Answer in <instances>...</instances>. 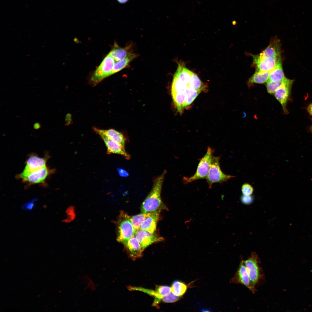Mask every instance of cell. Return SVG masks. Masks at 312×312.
Masks as SVG:
<instances>
[{"instance_id": "obj_1", "label": "cell", "mask_w": 312, "mask_h": 312, "mask_svg": "<svg viewBox=\"0 0 312 312\" xmlns=\"http://www.w3.org/2000/svg\"><path fill=\"white\" fill-rule=\"evenodd\" d=\"M166 173V171L164 170L154 180L153 187L141 205V213L160 212L162 210H168L161 198L162 184Z\"/></svg>"}, {"instance_id": "obj_2", "label": "cell", "mask_w": 312, "mask_h": 312, "mask_svg": "<svg viewBox=\"0 0 312 312\" xmlns=\"http://www.w3.org/2000/svg\"><path fill=\"white\" fill-rule=\"evenodd\" d=\"M54 171V169L49 168L47 166L32 171L23 169L21 173L16 176V178L21 179L27 186L35 184L44 185L47 178Z\"/></svg>"}, {"instance_id": "obj_3", "label": "cell", "mask_w": 312, "mask_h": 312, "mask_svg": "<svg viewBox=\"0 0 312 312\" xmlns=\"http://www.w3.org/2000/svg\"><path fill=\"white\" fill-rule=\"evenodd\" d=\"M130 218L127 213L121 211L116 222V239L122 244L135 235V233Z\"/></svg>"}, {"instance_id": "obj_4", "label": "cell", "mask_w": 312, "mask_h": 312, "mask_svg": "<svg viewBox=\"0 0 312 312\" xmlns=\"http://www.w3.org/2000/svg\"><path fill=\"white\" fill-rule=\"evenodd\" d=\"M244 261L252 285L256 289V286L264 278L263 270L260 265V259L256 253L253 252Z\"/></svg>"}, {"instance_id": "obj_5", "label": "cell", "mask_w": 312, "mask_h": 312, "mask_svg": "<svg viewBox=\"0 0 312 312\" xmlns=\"http://www.w3.org/2000/svg\"><path fill=\"white\" fill-rule=\"evenodd\" d=\"M214 150L209 147L204 156L200 160L194 174L189 177H184L183 183L187 184L194 181L206 179L209 170Z\"/></svg>"}, {"instance_id": "obj_6", "label": "cell", "mask_w": 312, "mask_h": 312, "mask_svg": "<svg viewBox=\"0 0 312 312\" xmlns=\"http://www.w3.org/2000/svg\"><path fill=\"white\" fill-rule=\"evenodd\" d=\"M220 156H213L208 174L206 178L209 187L211 188L212 185L216 183H222L235 177L226 174L221 170L220 167Z\"/></svg>"}, {"instance_id": "obj_7", "label": "cell", "mask_w": 312, "mask_h": 312, "mask_svg": "<svg viewBox=\"0 0 312 312\" xmlns=\"http://www.w3.org/2000/svg\"><path fill=\"white\" fill-rule=\"evenodd\" d=\"M115 62L114 58L108 53L92 75L90 80L91 83L96 85L109 76Z\"/></svg>"}, {"instance_id": "obj_8", "label": "cell", "mask_w": 312, "mask_h": 312, "mask_svg": "<svg viewBox=\"0 0 312 312\" xmlns=\"http://www.w3.org/2000/svg\"><path fill=\"white\" fill-rule=\"evenodd\" d=\"M231 280V283L245 286L253 294L256 291L252 285L244 260L240 262L237 271Z\"/></svg>"}, {"instance_id": "obj_9", "label": "cell", "mask_w": 312, "mask_h": 312, "mask_svg": "<svg viewBox=\"0 0 312 312\" xmlns=\"http://www.w3.org/2000/svg\"><path fill=\"white\" fill-rule=\"evenodd\" d=\"M293 82V80L288 79L274 94L276 99L281 105L284 113L286 114L288 113L287 105L290 95Z\"/></svg>"}, {"instance_id": "obj_10", "label": "cell", "mask_w": 312, "mask_h": 312, "mask_svg": "<svg viewBox=\"0 0 312 312\" xmlns=\"http://www.w3.org/2000/svg\"><path fill=\"white\" fill-rule=\"evenodd\" d=\"M252 56L257 70L260 71L270 72L281 62V57L263 58L260 57L258 55H252Z\"/></svg>"}, {"instance_id": "obj_11", "label": "cell", "mask_w": 312, "mask_h": 312, "mask_svg": "<svg viewBox=\"0 0 312 312\" xmlns=\"http://www.w3.org/2000/svg\"><path fill=\"white\" fill-rule=\"evenodd\" d=\"M123 244L129 255L134 260L141 257L145 249L135 235Z\"/></svg>"}, {"instance_id": "obj_12", "label": "cell", "mask_w": 312, "mask_h": 312, "mask_svg": "<svg viewBox=\"0 0 312 312\" xmlns=\"http://www.w3.org/2000/svg\"><path fill=\"white\" fill-rule=\"evenodd\" d=\"M137 239L143 248L145 249L152 244L162 242L164 239L154 233L140 229L135 233Z\"/></svg>"}, {"instance_id": "obj_13", "label": "cell", "mask_w": 312, "mask_h": 312, "mask_svg": "<svg viewBox=\"0 0 312 312\" xmlns=\"http://www.w3.org/2000/svg\"><path fill=\"white\" fill-rule=\"evenodd\" d=\"M97 133L99 135L104 141L107 148V153L108 154H118L123 156L127 159H129L130 156L126 151L125 147L102 133Z\"/></svg>"}, {"instance_id": "obj_14", "label": "cell", "mask_w": 312, "mask_h": 312, "mask_svg": "<svg viewBox=\"0 0 312 312\" xmlns=\"http://www.w3.org/2000/svg\"><path fill=\"white\" fill-rule=\"evenodd\" d=\"M49 157L48 154H46L44 157H41L35 153H32L27 157L24 169L32 171L46 166L47 161Z\"/></svg>"}, {"instance_id": "obj_15", "label": "cell", "mask_w": 312, "mask_h": 312, "mask_svg": "<svg viewBox=\"0 0 312 312\" xmlns=\"http://www.w3.org/2000/svg\"><path fill=\"white\" fill-rule=\"evenodd\" d=\"M160 213L159 212L152 213L143 222L140 229L151 233H155L157 223L160 218Z\"/></svg>"}, {"instance_id": "obj_16", "label": "cell", "mask_w": 312, "mask_h": 312, "mask_svg": "<svg viewBox=\"0 0 312 312\" xmlns=\"http://www.w3.org/2000/svg\"><path fill=\"white\" fill-rule=\"evenodd\" d=\"M280 46L279 42L277 39L272 40L266 48L258 55L261 57H280Z\"/></svg>"}, {"instance_id": "obj_17", "label": "cell", "mask_w": 312, "mask_h": 312, "mask_svg": "<svg viewBox=\"0 0 312 312\" xmlns=\"http://www.w3.org/2000/svg\"><path fill=\"white\" fill-rule=\"evenodd\" d=\"M131 46L129 45L125 47H120L116 42L113 48L109 52V55L114 59L116 62L122 60L132 53L131 51Z\"/></svg>"}, {"instance_id": "obj_18", "label": "cell", "mask_w": 312, "mask_h": 312, "mask_svg": "<svg viewBox=\"0 0 312 312\" xmlns=\"http://www.w3.org/2000/svg\"><path fill=\"white\" fill-rule=\"evenodd\" d=\"M94 129L97 133H102L125 147V139L123 134L120 132L113 129L104 130L94 127Z\"/></svg>"}, {"instance_id": "obj_19", "label": "cell", "mask_w": 312, "mask_h": 312, "mask_svg": "<svg viewBox=\"0 0 312 312\" xmlns=\"http://www.w3.org/2000/svg\"><path fill=\"white\" fill-rule=\"evenodd\" d=\"M270 71H262L256 70L255 73L249 79L248 83L263 84L268 81Z\"/></svg>"}, {"instance_id": "obj_20", "label": "cell", "mask_w": 312, "mask_h": 312, "mask_svg": "<svg viewBox=\"0 0 312 312\" xmlns=\"http://www.w3.org/2000/svg\"><path fill=\"white\" fill-rule=\"evenodd\" d=\"M136 56L135 54L132 53L124 59L116 62L109 76L125 68Z\"/></svg>"}, {"instance_id": "obj_21", "label": "cell", "mask_w": 312, "mask_h": 312, "mask_svg": "<svg viewBox=\"0 0 312 312\" xmlns=\"http://www.w3.org/2000/svg\"><path fill=\"white\" fill-rule=\"evenodd\" d=\"M155 291L156 296L153 303V306L157 305L161 301L163 297L168 295L171 292V287L166 285H157Z\"/></svg>"}, {"instance_id": "obj_22", "label": "cell", "mask_w": 312, "mask_h": 312, "mask_svg": "<svg viewBox=\"0 0 312 312\" xmlns=\"http://www.w3.org/2000/svg\"><path fill=\"white\" fill-rule=\"evenodd\" d=\"M286 78L283 70L281 62L270 72L268 80L274 82H278Z\"/></svg>"}, {"instance_id": "obj_23", "label": "cell", "mask_w": 312, "mask_h": 312, "mask_svg": "<svg viewBox=\"0 0 312 312\" xmlns=\"http://www.w3.org/2000/svg\"><path fill=\"white\" fill-rule=\"evenodd\" d=\"M152 213H141L130 217V220L135 233L140 229V226L144 221Z\"/></svg>"}, {"instance_id": "obj_24", "label": "cell", "mask_w": 312, "mask_h": 312, "mask_svg": "<svg viewBox=\"0 0 312 312\" xmlns=\"http://www.w3.org/2000/svg\"><path fill=\"white\" fill-rule=\"evenodd\" d=\"M187 285L184 283L176 280L172 283L171 287V291L175 295L181 296L186 292Z\"/></svg>"}, {"instance_id": "obj_25", "label": "cell", "mask_w": 312, "mask_h": 312, "mask_svg": "<svg viewBox=\"0 0 312 312\" xmlns=\"http://www.w3.org/2000/svg\"><path fill=\"white\" fill-rule=\"evenodd\" d=\"M286 78L278 82H274L268 80L266 85L267 91L270 94H274L276 91L288 80Z\"/></svg>"}, {"instance_id": "obj_26", "label": "cell", "mask_w": 312, "mask_h": 312, "mask_svg": "<svg viewBox=\"0 0 312 312\" xmlns=\"http://www.w3.org/2000/svg\"><path fill=\"white\" fill-rule=\"evenodd\" d=\"M200 92L191 88L187 89L185 92L186 100L185 107L190 105Z\"/></svg>"}, {"instance_id": "obj_27", "label": "cell", "mask_w": 312, "mask_h": 312, "mask_svg": "<svg viewBox=\"0 0 312 312\" xmlns=\"http://www.w3.org/2000/svg\"><path fill=\"white\" fill-rule=\"evenodd\" d=\"M180 297L175 295L171 291L168 295L163 297L161 301L164 303H173L178 300Z\"/></svg>"}, {"instance_id": "obj_28", "label": "cell", "mask_w": 312, "mask_h": 312, "mask_svg": "<svg viewBox=\"0 0 312 312\" xmlns=\"http://www.w3.org/2000/svg\"><path fill=\"white\" fill-rule=\"evenodd\" d=\"M241 190L243 195H250L253 193L254 188L250 184L246 183L242 185Z\"/></svg>"}, {"instance_id": "obj_29", "label": "cell", "mask_w": 312, "mask_h": 312, "mask_svg": "<svg viewBox=\"0 0 312 312\" xmlns=\"http://www.w3.org/2000/svg\"><path fill=\"white\" fill-rule=\"evenodd\" d=\"M240 200L243 204L246 205H250L252 204L254 200V197L252 195H244L241 196Z\"/></svg>"}, {"instance_id": "obj_30", "label": "cell", "mask_w": 312, "mask_h": 312, "mask_svg": "<svg viewBox=\"0 0 312 312\" xmlns=\"http://www.w3.org/2000/svg\"><path fill=\"white\" fill-rule=\"evenodd\" d=\"M37 200V199L36 198L33 199L30 201L23 204L21 207L22 208L26 210H32L35 206L34 202Z\"/></svg>"}, {"instance_id": "obj_31", "label": "cell", "mask_w": 312, "mask_h": 312, "mask_svg": "<svg viewBox=\"0 0 312 312\" xmlns=\"http://www.w3.org/2000/svg\"><path fill=\"white\" fill-rule=\"evenodd\" d=\"M118 171L120 176L122 177H126L129 175L127 172L122 168H118Z\"/></svg>"}, {"instance_id": "obj_32", "label": "cell", "mask_w": 312, "mask_h": 312, "mask_svg": "<svg viewBox=\"0 0 312 312\" xmlns=\"http://www.w3.org/2000/svg\"><path fill=\"white\" fill-rule=\"evenodd\" d=\"M40 125L39 122H36L33 125V128L35 129H38L40 128Z\"/></svg>"}, {"instance_id": "obj_33", "label": "cell", "mask_w": 312, "mask_h": 312, "mask_svg": "<svg viewBox=\"0 0 312 312\" xmlns=\"http://www.w3.org/2000/svg\"><path fill=\"white\" fill-rule=\"evenodd\" d=\"M307 109L308 112L312 116V103L308 105Z\"/></svg>"}, {"instance_id": "obj_34", "label": "cell", "mask_w": 312, "mask_h": 312, "mask_svg": "<svg viewBox=\"0 0 312 312\" xmlns=\"http://www.w3.org/2000/svg\"><path fill=\"white\" fill-rule=\"evenodd\" d=\"M129 0H117V1L120 4H124L127 3Z\"/></svg>"}, {"instance_id": "obj_35", "label": "cell", "mask_w": 312, "mask_h": 312, "mask_svg": "<svg viewBox=\"0 0 312 312\" xmlns=\"http://www.w3.org/2000/svg\"><path fill=\"white\" fill-rule=\"evenodd\" d=\"M311 121H312V124H311V128H310V130H311V131L312 132V119H311Z\"/></svg>"}]
</instances>
